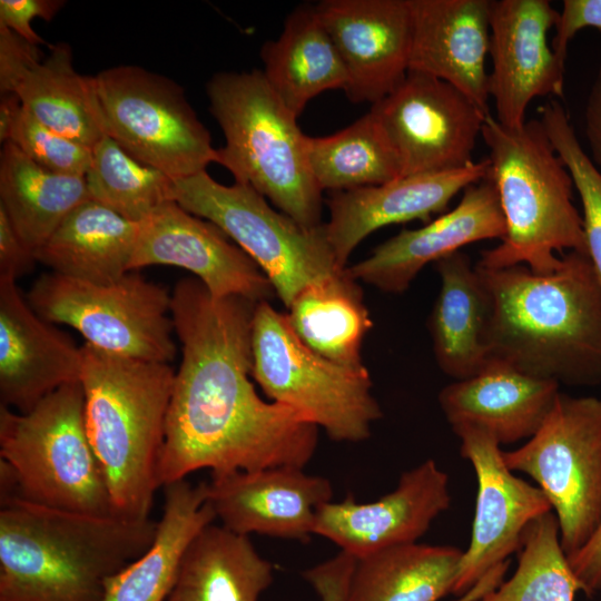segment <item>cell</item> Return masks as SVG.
<instances>
[{"mask_svg":"<svg viewBox=\"0 0 601 601\" xmlns=\"http://www.w3.org/2000/svg\"><path fill=\"white\" fill-rule=\"evenodd\" d=\"M434 264L441 287L427 322L433 352L441 371L461 381L490 363L485 346L490 295L465 253L455 252Z\"/></svg>","mask_w":601,"mask_h":601,"instance_id":"26","label":"cell"},{"mask_svg":"<svg viewBox=\"0 0 601 601\" xmlns=\"http://www.w3.org/2000/svg\"><path fill=\"white\" fill-rule=\"evenodd\" d=\"M486 159L456 170L404 176L390 183L333 191L327 200L326 237L341 268L370 234L392 224L427 221L445 210L460 191L489 174Z\"/></svg>","mask_w":601,"mask_h":601,"instance_id":"22","label":"cell"},{"mask_svg":"<svg viewBox=\"0 0 601 601\" xmlns=\"http://www.w3.org/2000/svg\"><path fill=\"white\" fill-rule=\"evenodd\" d=\"M580 585L561 546L558 518L546 512L525 528L514 574L475 601H573Z\"/></svg>","mask_w":601,"mask_h":601,"instance_id":"36","label":"cell"},{"mask_svg":"<svg viewBox=\"0 0 601 601\" xmlns=\"http://www.w3.org/2000/svg\"><path fill=\"white\" fill-rule=\"evenodd\" d=\"M206 93L225 136L217 164L299 224L322 225L323 190L309 167L307 136L263 71L217 72Z\"/></svg>","mask_w":601,"mask_h":601,"instance_id":"6","label":"cell"},{"mask_svg":"<svg viewBox=\"0 0 601 601\" xmlns=\"http://www.w3.org/2000/svg\"><path fill=\"white\" fill-rule=\"evenodd\" d=\"M16 280L0 276V398L26 413L57 388L80 382L81 346L41 318Z\"/></svg>","mask_w":601,"mask_h":601,"instance_id":"21","label":"cell"},{"mask_svg":"<svg viewBox=\"0 0 601 601\" xmlns=\"http://www.w3.org/2000/svg\"><path fill=\"white\" fill-rule=\"evenodd\" d=\"M0 92L16 93L41 124L91 149L108 136L93 76L76 71L68 43L29 60Z\"/></svg>","mask_w":601,"mask_h":601,"instance_id":"27","label":"cell"},{"mask_svg":"<svg viewBox=\"0 0 601 601\" xmlns=\"http://www.w3.org/2000/svg\"><path fill=\"white\" fill-rule=\"evenodd\" d=\"M462 554L413 542L356 559L347 601H439L453 592Z\"/></svg>","mask_w":601,"mask_h":601,"instance_id":"33","label":"cell"},{"mask_svg":"<svg viewBox=\"0 0 601 601\" xmlns=\"http://www.w3.org/2000/svg\"><path fill=\"white\" fill-rule=\"evenodd\" d=\"M559 393L556 382L490 361L477 375L443 387L439 404L452 428L475 427L502 445L531 439L548 417Z\"/></svg>","mask_w":601,"mask_h":601,"instance_id":"24","label":"cell"},{"mask_svg":"<svg viewBox=\"0 0 601 601\" xmlns=\"http://www.w3.org/2000/svg\"><path fill=\"white\" fill-rule=\"evenodd\" d=\"M503 459L545 493L565 555L583 546L601 522V398L560 392L538 432Z\"/></svg>","mask_w":601,"mask_h":601,"instance_id":"12","label":"cell"},{"mask_svg":"<svg viewBox=\"0 0 601 601\" xmlns=\"http://www.w3.org/2000/svg\"><path fill=\"white\" fill-rule=\"evenodd\" d=\"M63 0H1L0 26L8 28L26 41L48 45L31 27L35 18L51 21L65 7Z\"/></svg>","mask_w":601,"mask_h":601,"instance_id":"39","label":"cell"},{"mask_svg":"<svg viewBox=\"0 0 601 601\" xmlns=\"http://www.w3.org/2000/svg\"><path fill=\"white\" fill-rule=\"evenodd\" d=\"M331 482L297 466L211 475L208 501L226 529L247 535L308 541L318 509L331 502Z\"/></svg>","mask_w":601,"mask_h":601,"instance_id":"20","label":"cell"},{"mask_svg":"<svg viewBox=\"0 0 601 601\" xmlns=\"http://www.w3.org/2000/svg\"><path fill=\"white\" fill-rule=\"evenodd\" d=\"M584 132L591 151L590 158L601 173V63L585 104Z\"/></svg>","mask_w":601,"mask_h":601,"instance_id":"44","label":"cell"},{"mask_svg":"<svg viewBox=\"0 0 601 601\" xmlns=\"http://www.w3.org/2000/svg\"><path fill=\"white\" fill-rule=\"evenodd\" d=\"M256 305L214 297L196 277L176 284L170 314L183 357L157 464L160 487L203 469L211 475L304 469L315 454L318 426L290 406L263 400L249 378Z\"/></svg>","mask_w":601,"mask_h":601,"instance_id":"1","label":"cell"},{"mask_svg":"<svg viewBox=\"0 0 601 601\" xmlns=\"http://www.w3.org/2000/svg\"><path fill=\"white\" fill-rule=\"evenodd\" d=\"M505 231L496 187L487 174L463 190L452 210L421 228L402 229L347 270L384 293L402 294L427 264L475 242L502 240Z\"/></svg>","mask_w":601,"mask_h":601,"instance_id":"19","label":"cell"},{"mask_svg":"<svg viewBox=\"0 0 601 601\" xmlns=\"http://www.w3.org/2000/svg\"><path fill=\"white\" fill-rule=\"evenodd\" d=\"M452 430L460 439L461 456L473 465L477 481L471 540L452 592L459 597L519 551L525 528L552 506L540 487L512 473L492 435L471 426Z\"/></svg>","mask_w":601,"mask_h":601,"instance_id":"14","label":"cell"},{"mask_svg":"<svg viewBox=\"0 0 601 601\" xmlns=\"http://www.w3.org/2000/svg\"><path fill=\"white\" fill-rule=\"evenodd\" d=\"M22 108L20 98L13 92L1 93L0 100V141L10 140L11 131Z\"/></svg>","mask_w":601,"mask_h":601,"instance_id":"46","label":"cell"},{"mask_svg":"<svg viewBox=\"0 0 601 601\" xmlns=\"http://www.w3.org/2000/svg\"><path fill=\"white\" fill-rule=\"evenodd\" d=\"M27 300L41 318L73 327L101 351L167 364L176 355L171 295L136 273L96 284L52 272L36 280Z\"/></svg>","mask_w":601,"mask_h":601,"instance_id":"10","label":"cell"},{"mask_svg":"<svg viewBox=\"0 0 601 601\" xmlns=\"http://www.w3.org/2000/svg\"><path fill=\"white\" fill-rule=\"evenodd\" d=\"M315 7L345 66L352 102L374 105L402 82L412 47L410 0H323Z\"/></svg>","mask_w":601,"mask_h":601,"instance_id":"17","label":"cell"},{"mask_svg":"<svg viewBox=\"0 0 601 601\" xmlns=\"http://www.w3.org/2000/svg\"><path fill=\"white\" fill-rule=\"evenodd\" d=\"M554 28L551 47L565 63L569 43L580 30H601V0H564Z\"/></svg>","mask_w":601,"mask_h":601,"instance_id":"41","label":"cell"},{"mask_svg":"<svg viewBox=\"0 0 601 601\" xmlns=\"http://www.w3.org/2000/svg\"><path fill=\"white\" fill-rule=\"evenodd\" d=\"M85 424L112 514L149 519L175 373L167 363L81 346Z\"/></svg>","mask_w":601,"mask_h":601,"instance_id":"4","label":"cell"},{"mask_svg":"<svg viewBox=\"0 0 601 601\" xmlns=\"http://www.w3.org/2000/svg\"><path fill=\"white\" fill-rule=\"evenodd\" d=\"M36 262L35 252L20 238L0 208V276L17 279L32 272Z\"/></svg>","mask_w":601,"mask_h":601,"instance_id":"42","label":"cell"},{"mask_svg":"<svg viewBox=\"0 0 601 601\" xmlns=\"http://www.w3.org/2000/svg\"><path fill=\"white\" fill-rule=\"evenodd\" d=\"M559 13L548 0L491 1L487 90L504 127L524 125L534 98L563 96L565 63L548 42Z\"/></svg>","mask_w":601,"mask_h":601,"instance_id":"15","label":"cell"},{"mask_svg":"<svg viewBox=\"0 0 601 601\" xmlns=\"http://www.w3.org/2000/svg\"><path fill=\"white\" fill-rule=\"evenodd\" d=\"M273 572L247 535L211 523L187 548L166 601H258Z\"/></svg>","mask_w":601,"mask_h":601,"instance_id":"30","label":"cell"},{"mask_svg":"<svg viewBox=\"0 0 601 601\" xmlns=\"http://www.w3.org/2000/svg\"><path fill=\"white\" fill-rule=\"evenodd\" d=\"M9 141L35 162L57 174L85 176L92 159L91 148L45 126L23 106Z\"/></svg>","mask_w":601,"mask_h":601,"instance_id":"38","label":"cell"},{"mask_svg":"<svg viewBox=\"0 0 601 601\" xmlns=\"http://www.w3.org/2000/svg\"><path fill=\"white\" fill-rule=\"evenodd\" d=\"M566 559L580 591L590 598L601 591V522L584 545Z\"/></svg>","mask_w":601,"mask_h":601,"instance_id":"43","label":"cell"},{"mask_svg":"<svg viewBox=\"0 0 601 601\" xmlns=\"http://www.w3.org/2000/svg\"><path fill=\"white\" fill-rule=\"evenodd\" d=\"M307 157L322 190L378 186L401 177L398 160L373 116L325 137H308Z\"/></svg>","mask_w":601,"mask_h":601,"instance_id":"34","label":"cell"},{"mask_svg":"<svg viewBox=\"0 0 601 601\" xmlns=\"http://www.w3.org/2000/svg\"><path fill=\"white\" fill-rule=\"evenodd\" d=\"M252 352V377L266 396L298 411L333 441H365L383 416L366 366H343L313 352L270 302L256 305Z\"/></svg>","mask_w":601,"mask_h":601,"instance_id":"8","label":"cell"},{"mask_svg":"<svg viewBox=\"0 0 601 601\" xmlns=\"http://www.w3.org/2000/svg\"><path fill=\"white\" fill-rule=\"evenodd\" d=\"M90 200L85 176L50 171L13 142L0 152V208L36 252L81 204Z\"/></svg>","mask_w":601,"mask_h":601,"instance_id":"32","label":"cell"},{"mask_svg":"<svg viewBox=\"0 0 601 601\" xmlns=\"http://www.w3.org/2000/svg\"><path fill=\"white\" fill-rule=\"evenodd\" d=\"M171 265L191 272L217 298L270 302L275 290L257 264L214 223L169 200L140 221L131 272Z\"/></svg>","mask_w":601,"mask_h":601,"instance_id":"16","label":"cell"},{"mask_svg":"<svg viewBox=\"0 0 601 601\" xmlns=\"http://www.w3.org/2000/svg\"><path fill=\"white\" fill-rule=\"evenodd\" d=\"M492 0H410L412 47L408 71L441 79L489 110Z\"/></svg>","mask_w":601,"mask_h":601,"instance_id":"23","label":"cell"},{"mask_svg":"<svg viewBox=\"0 0 601 601\" xmlns=\"http://www.w3.org/2000/svg\"><path fill=\"white\" fill-rule=\"evenodd\" d=\"M475 269L491 302L489 361L559 385L601 384V286L587 254L568 252L546 274Z\"/></svg>","mask_w":601,"mask_h":601,"instance_id":"2","label":"cell"},{"mask_svg":"<svg viewBox=\"0 0 601 601\" xmlns=\"http://www.w3.org/2000/svg\"><path fill=\"white\" fill-rule=\"evenodd\" d=\"M140 223L90 199L77 207L36 252L53 273L109 284L131 272Z\"/></svg>","mask_w":601,"mask_h":601,"instance_id":"29","label":"cell"},{"mask_svg":"<svg viewBox=\"0 0 601 601\" xmlns=\"http://www.w3.org/2000/svg\"><path fill=\"white\" fill-rule=\"evenodd\" d=\"M449 476L434 460L403 472L396 487L368 503L347 495L317 513L314 534L328 539L356 559L395 545L417 542L449 509Z\"/></svg>","mask_w":601,"mask_h":601,"instance_id":"18","label":"cell"},{"mask_svg":"<svg viewBox=\"0 0 601 601\" xmlns=\"http://www.w3.org/2000/svg\"><path fill=\"white\" fill-rule=\"evenodd\" d=\"M0 499L93 515H114L85 424L80 382L66 384L29 412L0 405Z\"/></svg>","mask_w":601,"mask_h":601,"instance_id":"7","label":"cell"},{"mask_svg":"<svg viewBox=\"0 0 601 601\" xmlns=\"http://www.w3.org/2000/svg\"><path fill=\"white\" fill-rule=\"evenodd\" d=\"M370 114L395 154L401 177L472 165L485 114L452 85L408 71Z\"/></svg>","mask_w":601,"mask_h":601,"instance_id":"13","label":"cell"},{"mask_svg":"<svg viewBox=\"0 0 601 601\" xmlns=\"http://www.w3.org/2000/svg\"><path fill=\"white\" fill-rule=\"evenodd\" d=\"M85 178L90 199L135 223L173 200L174 179L130 156L110 136L93 146Z\"/></svg>","mask_w":601,"mask_h":601,"instance_id":"35","label":"cell"},{"mask_svg":"<svg viewBox=\"0 0 601 601\" xmlns=\"http://www.w3.org/2000/svg\"><path fill=\"white\" fill-rule=\"evenodd\" d=\"M162 513L149 548L106 582L101 601H166L187 548L216 519L208 482L185 479L162 486Z\"/></svg>","mask_w":601,"mask_h":601,"instance_id":"25","label":"cell"},{"mask_svg":"<svg viewBox=\"0 0 601 601\" xmlns=\"http://www.w3.org/2000/svg\"><path fill=\"white\" fill-rule=\"evenodd\" d=\"M287 308L292 329L313 352L343 366H365L362 347L373 321L363 289L347 267L307 286Z\"/></svg>","mask_w":601,"mask_h":601,"instance_id":"31","label":"cell"},{"mask_svg":"<svg viewBox=\"0 0 601 601\" xmlns=\"http://www.w3.org/2000/svg\"><path fill=\"white\" fill-rule=\"evenodd\" d=\"M260 57L268 85L297 118L314 97L347 86L345 66L315 4L297 6L280 35L263 45Z\"/></svg>","mask_w":601,"mask_h":601,"instance_id":"28","label":"cell"},{"mask_svg":"<svg viewBox=\"0 0 601 601\" xmlns=\"http://www.w3.org/2000/svg\"><path fill=\"white\" fill-rule=\"evenodd\" d=\"M93 79L107 135L130 156L174 180L217 162L211 136L179 83L130 65L107 68Z\"/></svg>","mask_w":601,"mask_h":601,"instance_id":"11","label":"cell"},{"mask_svg":"<svg viewBox=\"0 0 601 601\" xmlns=\"http://www.w3.org/2000/svg\"><path fill=\"white\" fill-rule=\"evenodd\" d=\"M510 563V560H506L493 566L470 590L459 595L454 601H475L497 588L503 582Z\"/></svg>","mask_w":601,"mask_h":601,"instance_id":"45","label":"cell"},{"mask_svg":"<svg viewBox=\"0 0 601 601\" xmlns=\"http://www.w3.org/2000/svg\"><path fill=\"white\" fill-rule=\"evenodd\" d=\"M0 601H101L151 544L157 522L0 499Z\"/></svg>","mask_w":601,"mask_h":601,"instance_id":"3","label":"cell"},{"mask_svg":"<svg viewBox=\"0 0 601 601\" xmlns=\"http://www.w3.org/2000/svg\"><path fill=\"white\" fill-rule=\"evenodd\" d=\"M173 200L221 228L257 264L286 308L307 286L345 269L324 224H299L273 209L249 185L226 186L204 170L174 180Z\"/></svg>","mask_w":601,"mask_h":601,"instance_id":"9","label":"cell"},{"mask_svg":"<svg viewBox=\"0 0 601 601\" xmlns=\"http://www.w3.org/2000/svg\"><path fill=\"white\" fill-rule=\"evenodd\" d=\"M481 136L489 148V174L506 231L496 247L481 252L476 264L484 268L525 265L546 274L558 268L565 250L587 254L572 177L540 119L509 128L489 114Z\"/></svg>","mask_w":601,"mask_h":601,"instance_id":"5","label":"cell"},{"mask_svg":"<svg viewBox=\"0 0 601 601\" xmlns=\"http://www.w3.org/2000/svg\"><path fill=\"white\" fill-rule=\"evenodd\" d=\"M356 558L344 551L303 572L321 601H347Z\"/></svg>","mask_w":601,"mask_h":601,"instance_id":"40","label":"cell"},{"mask_svg":"<svg viewBox=\"0 0 601 601\" xmlns=\"http://www.w3.org/2000/svg\"><path fill=\"white\" fill-rule=\"evenodd\" d=\"M539 110V119L579 193L587 254L601 286V173L577 138L563 106L551 100Z\"/></svg>","mask_w":601,"mask_h":601,"instance_id":"37","label":"cell"}]
</instances>
